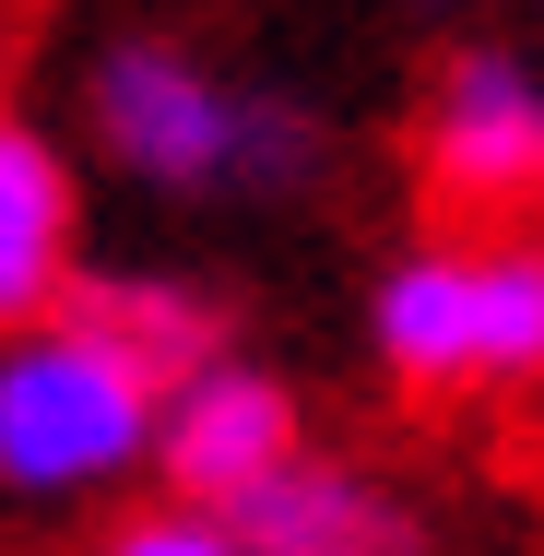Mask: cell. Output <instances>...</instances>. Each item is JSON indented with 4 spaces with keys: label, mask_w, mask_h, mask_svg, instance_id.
Returning <instances> with one entry per match:
<instances>
[{
    "label": "cell",
    "mask_w": 544,
    "mask_h": 556,
    "mask_svg": "<svg viewBox=\"0 0 544 556\" xmlns=\"http://www.w3.org/2000/svg\"><path fill=\"white\" fill-rule=\"evenodd\" d=\"M84 142L154 202H296L331 130L284 84H237L178 36H107L84 60Z\"/></svg>",
    "instance_id": "6da1fadb"
},
{
    "label": "cell",
    "mask_w": 544,
    "mask_h": 556,
    "mask_svg": "<svg viewBox=\"0 0 544 556\" xmlns=\"http://www.w3.org/2000/svg\"><path fill=\"white\" fill-rule=\"evenodd\" d=\"M367 355L415 403L533 391L544 379V237L533 225H461V237L391 249L379 285H367Z\"/></svg>",
    "instance_id": "7a4b0ae2"
},
{
    "label": "cell",
    "mask_w": 544,
    "mask_h": 556,
    "mask_svg": "<svg viewBox=\"0 0 544 556\" xmlns=\"http://www.w3.org/2000/svg\"><path fill=\"white\" fill-rule=\"evenodd\" d=\"M166 379L107 343L96 320H24L0 332V497L24 509H84L130 473H154Z\"/></svg>",
    "instance_id": "3957f363"
},
{
    "label": "cell",
    "mask_w": 544,
    "mask_h": 556,
    "mask_svg": "<svg viewBox=\"0 0 544 556\" xmlns=\"http://www.w3.org/2000/svg\"><path fill=\"white\" fill-rule=\"evenodd\" d=\"M415 190L450 225H533L544 214V60L509 36L450 48L415 96Z\"/></svg>",
    "instance_id": "277c9868"
},
{
    "label": "cell",
    "mask_w": 544,
    "mask_h": 556,
    "mask_svg": "<svg viewBox=\"0 0 544 556\" xmlns=\"http://www.w3.org/2000/svg\"><path fill=\"white\" fill-rule=\"evenodd\" d=\"M284 450H308V415H296V379H273L261 355L225 343L190 379H166V427H154V485L166 497L237 509Z\"/></svg>",
    "instance_id": "5b68a950"
},
{
    "label": "cell",
    "mask_w": 544,
    "mask_h": 556,
    "mask_svg": "<svg viewBox=\"0 0 544 556\" xmlns=\"http://www.w3.org/2000/svg\"><path fill=\"white\" fill-rule=\"evenodd\" d=\"M225 521L249 533V556H427L415 497L379 485L367 462H331V450H284Z\"/></svg>",
    "instance_id": "8992f818"
},
{
    "label": "cell",
    "mask_w": 544,
    "mask_h": 556,
    "mask_svg": "<svg viewBox=\"0 0 544 556\" xmlns=\"http://www.w3.org/2000/svg\"><path fill=\"white\" fill-rule=\"evenodd\" d=\"M84 273V178L72 142L36 130L24 108H0V332L60 320Z\"/></svg>",
    "instance_id": "52a82bcc"
},
{
    "label": "cell",
    "mask_w": 544,
    "mask_h": 556,
    "mask_svg": "<svg viewBox=\"0 0 544 556\" xmlns=\"http://www.w3.org/2000/svg\"><path fill=\"white\" fill-rule=\"evenodd\" d=\"M72 320H96L107 343H130L154 379H190L202 355H225V308L190 273H142V261H130V273H96V261H84V273H72Z\"/></svg>",
    "instance_id": "ba28073f"
},
{
    "label": "cell",
    "mask_w": 544,
    "mask_h": 556,
    "mask_svg": "<svg viewBox=\"0 0 544 556\" xmlns=\"http://www.w3.org/2000/svg\"><path fill=\"white\" fill-rule=\"evenodd\" d=\"M96 556H249V533H237L225 509H202V497H154V509L107 521Z\"/></svg>",
    "instance_id": "9c48e42d"
}]
</instances>
